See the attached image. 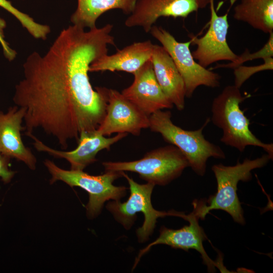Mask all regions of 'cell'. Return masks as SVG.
I'll return each mask as SVG.
<instances>
[{
  "label": "cell",
  "instance_id": "1",
  "mask_svg": "<svg viewBox=\"0 0 273 273\" xmlns=\"http://www.w3.org/2000/svg\"><path fill=\"white\" fill-rule=\"evenodd\" d=\"M102 55L100 47L72 25L61 31L45 54L34 51L27 57L13 99L25 110V134L40 128L66 149L70 140L98 126L106 101L93 88L88 72Z\"/></svg>",
  "mask_w": 273,
  "mask_h": 273
},
{
  "label": "cell",
  "instance_id": "2",
  "mask_svg": "<svg viewBox=\"0 0 273 273\" xmlns=\"http://www.w3.org/2000/svg\"><path fill=\"white\" fill-rule=\"evenodd\" d=\"M272 159L266 154L251 160L246 158L242 163L239 161L235 165L222 164L212 167L217 182V191L209 197L207 204L203 201L194 202V211L199 219H204L212 210H221L229 213L234 221L242 225L245 223L243 210L237 196L240 181H248L252 178V171L265 166Z\"/></svg>",
  "mask_w": 273,
  "mask_h": 273
},
{
  "label": "cell",
  "instance_id": "3",
  "mask_svg": "<svg viewBox=\"0 0 273 273\" xmlns=\"http://www.w3.org/2000/svg\"><path fill=\"white\" fill-rule=\"evenodd\" d=\"M246 97L234 85L225 86L212 102L213 123L222 130L220 141L242 152L248 146L262 148L272 159L273 144L258 139L249 128L250 121L240 107Z\"/></svg>",
  "mask_w": 273,
  "mask_h": 273
},
{
  "label": "cell",
  "instance_id": "4",
  "mask_svg": "<svg viewBox=\"0 0 273 273\" xmlns=\"http://www.w3.org/2000/svg\"><path fill=\"white\" fill-rule=\"evenodd\" d=\"M171 118L170 111L158 110L149 116V128L160 133L165 142L179 149L197 174H205L208 158H225L221 148L207 140L203 134L209 119L199 129L187 130L175 125Z\"/></svg>",
  "mask_w": 273,
  "mask_h": 273
},
{
  "label": "cell",
  "instance_id": "5",
  "mask_svg": "<svg viewBox=\"0 0 273 273\" xmlns=\"http://www.w3.org/2000/svg\"><path fill=\"white\" fill-rule=\"evenodd\" d=\"M120 172L129 184V197L123 203L120 202L119 200L109 202L106 208L115 219L127 230L133 224L136 218L137 213L142 212L144 214V223L136 231L140 243H143L148 240L154 231L157 219L159 217L175 216L186 219L187 215L183 212L175 210L160 211L155 209L152 205L151 198L155 185L149 182L145 184H139L124 171Z\"/></svg>",
  "mask_w": 273,
  "mask_h": 273
},
{
  "label": "cell",
  "instance_id": "6",
  "mask_svg": "<svg viewBox=\"0 0 273 273\" xmlns=\"http://www.w3.org/2000/svg\"><path fill=\"white\" fill-rule=\"evenodd\" d=\"M43 163L51 175V184L62 181L71 187H80L88 193L89 200L86 209L90 218L100 214L106 201L120 200L126 195V187L113 184L122 176L120 171H107L102 175H92L83 170L62 169L49 159H46Z\"/></svg>",
  "mask_w": 273,
  "mask_h": 273
},
{
  "label": "cell",
  "instance_id": "7",
  "mask_svg": "<svg viewBox=\"0 0 273 273\" xmlns=\"http://www.w3.org/2000/svg\"><path fill=\"white\" fill-rule=\"evenodd\" d=\"M102 164L106 171L136 172L142 179L159 186L168 184L178 177L184 170L189 166L183 153L172 145L153 150L139 160L106 161Z\"/></svg>",
  "mask_w": 273,
  "mask_h": 273
},
{
  "label": "cell",
  "instance_id": "8",
  "mask_svg": "<svg viewBox=\"0 0 273 273\" xmlns=\"http://www.w3.org/2000/svg\"><path fill=\"white\" fill-rule=\"evenodd\" d=\"M152 36L160 42L169 54L182 77L185 86L186 97L191 98L199 86L215 88L219 86L221 76L201 66L194 59L190 46V40L179 42L161 27L153 25Z\"/></svg>",
  "mask_w": 273,
  "mask_h": 273
},
{
  "label": "cell",
  "instance_id": "9",
  "mask_svg": "<svg viewBox=\"0 0 273 273\" xmlns=\"http://www.w3.org/2000/svg\"><path fill=\"white\" fill-rule=\"evenodd\" d=\"M107 101L105 117L97 131L110 135L113 133H130L139 135L149 127V116L115 89L102 87Z\"/></svg>",
  "mask_w": 273,
  "mask_h": 273
},
{
  "label": "cell",
  "instance_id": "10",
  "mask_svg": "<svg viewBox=\"0 0 273 273\" xmlns=\"http://www.w3.org/2000/svg\"><path fill=\"white\" fill-rule=\"evenodd\" d=\"M209 5L210 19L207 32L200 37L190 36L192 43L197 46L192 54L194 59L206 68L220 61L233 62L238 57L227 41L229 27L228 13L222 16L218 15L214 7V0H209Z\"/></svg>",
  "mask_w": 273,
  "mask_h": 273
},
{
  "label": "cell",
  "instance_id": "11",
  "mask_svg": "<svg viewBox=\"0 0 273 273\" xmlns=\"http://www.w3.org/2000/svg\"><path fill=\"white\" fill-rule=\"evenodd\" d=\"M209 4V0H137L124 24L129 28L140 27L148 33L161 17L186 18Z\"/></svg>",
  "mask_w": 273,
  "mask_h": 273
},
{
  "label": "cell",
  "instance_id": "12",
  "mask_svg": "<svg viewBox=\"0 0 273 273\" xmlns=\"http://www.w3.org/2000/svg\"><path fill=\"white\" fill-rule=\"evenodd\" d=\"M26 134L33 140L35 149L44 152L56 158H63L70 165V169L83 170L88 165L97 161L96 156L102 150H109L110 147L125 137L127 133H118L112 138H106L96 130L82 131L78 140V146L69 151L54 149L44 144L32 133Z\"/></svg>",
  "mask_w": 273,
  "mask_h": 273
},
{
  "label": "cell",
  "instance_id": "13",
  "mask_svg": "<svg viewBox=\"0 0 273 273\" xmlns=\"http://www.w3.org/2000/svg\"><path fill=\"white\" fill-rule=\"evenodd\" d=\"M199 217L193 210L187 215L186 220L189 222L188 225L177 229L172 230L162 226L160 230L159 237L146 247L141 250L135 258L133 269L142 256L148 252L154 246L158 244H165L175 249H180L188 251L189 249H195L198 251L202 258L203 263L210 272L215 271L216 267H219V263L215 262L206 252L203 242L207 239L202 228L199 224Z\"/></svg>",
  "mask_w": 273,
  "mask_h": 273
},
{
  "label": "cell",
  "instance_id": "14",
  "mask_svg": "<svg viewBox=\"0 0 273 273\" xmlns=\"http://www.w3.org/2000/svg\"><path fill=\"white\" fill-rule=\"evenodd\" d=\"M131 84L121 94L148 116L173 105L160 86L154 72L151 59L133 74Z\"/></svg>",
  "mask_w": 273,
  "mask_h": 273
},
{
  "label": "cell",
  "instance_id": "15",
  "mask_svg": "<svg viewBox=\"0 0 273 273\" xmlns=\"http://www.w3.org/2000/svg\"><path fill=\"white\" fill-rule=\"evenodd\" d=\"M25 110L16 105L10 107L7 112L0 110V152L4 155L23 162L31 170L36 168V158L22 139L24 130Z\"/></svg>",
  "mask_w": 273,
  "mask_h": 273
},
{
  "label": "cell",
  "instance_id": "16",
  "mask_svg": "<svg viewBox=\"0 0 273 273\" xmlns=\"http://www.w3.org/2000/svg\"><path fill=\"white\" fill-rule=\"evenodd\" d=\"M151 61L163 92L177 110H183L186 98L185 83L172 58L162 46L154 44Z\"/></svg>",
  "mask_w": 273,
  "mask_h": 273
},
{
  "label": "cell",
  "instance_id": "17",
  "mask_svg": "<svg viewBox=\"0 0 273 273\" xmlns=\"http://www.w3.org/2000/svg\"><path fill=\"white\" fill-rule=\"evenodd\" d=\"M154 44L151 40L136 42L111 55L94 61L89 72L124 71L134 74L151 59Z\"/></svg>",
  "mask_w": 273,
  "mask_h": 273
},
{
  "label": "cell",
  "instance_id": "18",
  "mask_svg": "<svg viewBox=\"0 0 273 273\" xmlns=\"http://www.w3.org/2000/svg\"><path fill=\"white\" fill-rule=\"evenodd\" d=\"M137 0H77V6L70 17L72 25L84 29L96 27L98 18L107 11L119 9L129 15Z\"/></svg>",
  "mask_w": 273,
  "mask_h": 273
},
{
  "label": "cell",
  "instance_id": "19",
  "mask_svg": "<svg viewBox=\"0 0 273 273\" xmlns=\"http://www.w3.org/2000/svg\"><path fill=\"white\" fill-rule=\"evenodd\" d=\"M233 17L269 33L273 31V0H241L234 8Z\"/></svg>",
  "mask_w": 273,
  "mask_h": 273
},
{
  "label": "cell",
  "instance_id": "20",
  "mask_svg": "<svg viewBox=\"0 0 273 273\" xmlns=\"http://www.w3.org/2000/svg\"><path fill=\"white\" fill-rule=\"evenodd\" d=\"M0 7L14 16L34 38L45 40L51 32L50 27L35 22L34 19L16 8L8 0H0Z\"/></svg>",
  "mask_w": 273,
  "mask_h": 273
},
{
  "label": "cell",
  "instance_id": "21",
  "mask_svg": "<svg viewBox=\"0 0 273 273\" xmlns=\"http://www.w3.org/2000/svg\"><path fill=\"white\" fill-rule=\"evenodd\" d=\"M269 38L266 43L258 51L250 53L246 49L241 55H238L237 58L233 62L228 64H217L212 69L225 68L234 69L247 61L256 59H265L273 56V31L269 33Z\"/></svg>",
  "mask_w": 273,
  "mask_h": 273
},
{
  "label": "cell",
  "instance_id": "22",
  "mask_svg": "<svg viewBox=\"0 0 273 273\" xmlns=\"http://www.w3.org/2000/svg\"><path fill=\"white\" fill-rule=\"evenodd\" d=\"M263 63L252 66L240 65L234 69V85L240 88L243 83L255 73L273 69L272 57L265 59Z\"/></svg>",
  "mask_w": 273,
  "mask_h": 273
},
{
  "label": "cell",
  "instance_id": "23",
  "mask_svg": "<svg viewBox=\"0 0 273 273\" xmlns=\"http://www.w3.org/2000/svg\"><path fill=\"white\" fill-rule=\"evenodd\" d=\"M6 27V21L0 16V44L5 58L8 61H12L16 58L17 53L5 40L4 30Z\"/></svg>",
  "mask_w": 273,
  "mask_h": 273
},
{
  "label": "cell",
  "instance_id": "24",
  "mask_svg": "<svg viewBox=\"0 0 273 273\" xmlns=\"http://www.w3.org/2000/svg\"><path fill=\"white\" fill-rule=\"evenodd\" d=\"M10 159L0 152V178L5 184L10 183L16 173L10 169Z\"/></svg>",
  "mask_w": 273,
  "mask_h": 273
}]
</instances>
